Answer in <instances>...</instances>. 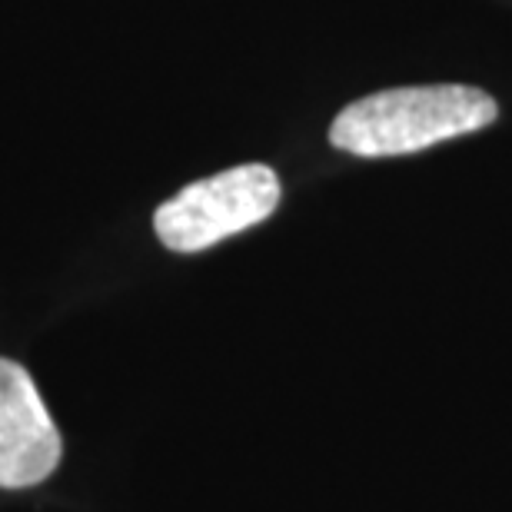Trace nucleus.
Segmentation results:
<instances>
[{"label":"nucleus","mask_w":512,"mask_h":512,"mask_svg":"<svg viewBox=\"0 0 512 512\" xmlns=\"http://www.w3.org/2000/svg\"><path fill=\"white\" fill-rule=\"evenodd\" d=\"M496 117V100L479 87H396L343 107L330 127V143L336 150L366 160L403 157V153H419L433 143L483 130Z\"/></svg>","instance_id":"obj_1"},{"label":"nucleus","mask_w":512,"mask_h":512,"mask_svg":"<svg viewBox=\"0 0 512 512\" xmlns=\"http://www.w3.org/2000/svg\"><path fill=\"white\" fill-rule=\"evenodd\" d=\"M280 193V177L266 163H243L190 183L160 203L153 230L173 253H200L270 220L280 207Z\"/></svg>","instance_id":"obj_2"},{"label":"nucleus","mask_w":512,"mask_h":512,"mask_svg":"<svg viewBox=\"0 0 512 512\" xmlns=\"http://www.w3.org/2000/svg\"><path fill=\"white\" fill-rule=\"evenodd\" d=\"M64 439L24 366L0 356V489H30L54 476Z\"/></svg>","instance_id":"obj_3"}]
</instances>
